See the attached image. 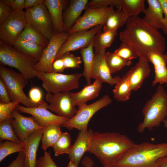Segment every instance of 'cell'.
Listing matches in <instances>:
<instances>
[{"label":"cell","instance_id":"obj_44","mask_svg":"<svg viewBox=\"0 0 167 167\" xmlns=\"http://www.w3.org/2000/svg\"><path fill=\"white\" fill-rule=\"evenodd\" d=\"M13 11L10 6L5 3L3 0H0V24L9 17Z\"/></svg>","mask_w":167,"mask_h":167},{"label":"cell","instance_id":"obj_34","mask_svg":"<svg viewBox=\"0 0 167 167\" xmlns=\"http://www.w3.org/2000/svg\"><path fill=\"white\" fill-rule=\"evenodd\" d=\"M105 58L107 65L111 74L118 72L125 66L130 65L132 63L131 61L126 60L113 52H106Z\"/></svg>","mask_w":167,"mask_h":167},{"label":"cell","instance_id":"obj_20","mask_svg":"<svg viewBox=\"0 0 167 167\" xmlns=\"http://www.w3.org/2000/svg\"><path fill=\"white\" fill-rule=\"evenodd\" d=\"M43 129L31 133L23 142L24 167H36L37 152L41 140Z\"/></svg>","mask_w":167,"mask_h":167},{"label":"cell","instance_id":"obj_1","mask_svg":"<svg viewBox=\"0 0 167 167\" xmlns=\"http://www.w3.org/2000/svg\"><path fill=\"white\" fill-rule=\"evenodd\" d=\"M119 37L122 42L129 46L139 58L148 61L150 52L163 54L166 49L165 40L162 34L138 16L129 18Z\"/></svg>","mask_w":167,"mask_h":167},{"label":"cell","instance_id":"obj_6","mask_svg":"<svg viewBox=\"0 0 167 167\" xmlns=\"http://www.w3.org/2000/svg\"><path fill=\"white\" fill-rule=\"evenodd\" d=\"M0 76L5 84L11 101L19 99L20 103L27 107H42L48 108V105L36 104L26 96L23 89L27 85L28 79L20 73L1 65Z\"/></svg>","mask_w":167,"mask_h":167},{"label":"cell","instance_id":"obj_53","mask_svg":"<svg viewBox=\"0 0 167 167\" xmlns=\"http://www.w3.org/2000/svg\"><path fill=\"white\" fill-rule=\"evenodd\" d=\"M67 167H77L70 160Z\"/></svg>","mask_w":167,"mask_h":167},{"label":"cell","instance_id":"obj_21","mask_svg":"<svg viewBox=\"0 0 167 167\" xmlns=\"http://www.w3.org/2000/svg\"><path fill=\"white\" fill-rule=\"evenodd\" d=\"M149 62L139 58L138 62L125 75L132 91H136L141 87L144 80L149 75L151 70Z\"/></svg>","mask_w":167,"mask_h":167},{"label":"cell","instance_id":"obj_19","mask_svg":"<svg viewBox=\"0 0 167 167\" xmlns=\"http://www.w3.org/2000/svg\"><path fill=\"white\" fill-rule=\"evenodd\" d=\"M94 133L92 129L86 131H79L72 146L68 157L77 167L84 153L88 152L91 147Z\"/></svg>","mask_w":167,"mask_h":167},{"label":"cell","instance_id":"obj_5","mask_svg":"<svg viewBox=\"0 0 167 167\" xmlns=\"http://www.w3.org/2000/svg\"><path fill=\"white\" fill-rule=\"evenodd\" d=\"M0 62L1 66L14 67L28 79L37 77L34 69L38 61L19 51L13 46L0 41Z\"/></svg>","mask_w":167,"mask_h":167},{"label":"cell","instance_id":"obj_32","mask_svg":"<svg viewBox=\"0 0 167 167\" xmlns=\"http://www.w3.org/2000/svg\"><path fill=\"white\" fill-rule=\"evenodd\" d=\"M132 91L130 83L125 75L116 84L113 91L114 97L117 101H125L130 99Z\"/></svg>","mask_w":167,"mask_h":167},{"label":"cell","instance_id":"obj_25","mask_svg":"<svg viewBox=\"0 0 167 167\" xmlns=\"http://www.w3.org/2000/svg\"><path fill=\"white\" fill-rule=\"evenodd\" d=\"M88 0H72L63 16V32H68L80 17L85 9Z\"/></svg>","mask_w":167,"mask_h":167},{"label":"cell","instance_id":"obj_46","mask_svg":"<svg viewBox=\"0 0 167 167\" xmlns=\"http://www.w3.org/2000/svg\"><path fill=\"white\" fill-rule=\"evenodd\" d=\"M10 6L13 10H23L24 7L25 0H3Z\"/></svg>","mask_w":167,"mask_h":167},{"label":"cell","instance_id":"obj_4","mask_svg":"<svg viewBox=\"0 0 167 167\" xmlns=\"http://www.w3.org/2000/svg\"><path fill=\"white\" fill-rule=\"evenodd\" d=\"M142 112L144 116L142 122L137 128V131L142 133L147 129L152 131L159 127L167 118V92L160 84L151 98L146 103Z\"/></svg>","mask_w":167,"mask_h":167},{"label":"cell","instance_id":"obj_52","mask_svg":"<svg viewBox=\"0 0 167 167\" xmlns=\"http://www.w3.org/2000/svg\"><path fill=\"white\" fill-rule=\"evenodd\" d=\"M162 6L164 17L167 21V0H159Z\"/></svg>","mask_w":167,"mask_h":167},{"label":"cell","instance_id":"obj_41","mask_svg":"<svg viewBox=\"0 0 167 167\" xmlns=\"http://www.w3.org/2000/svg\"><path fill=\"white\" fill-rule=\"evenodd\" d=\"M61 58L65 68H79L80 64L82 63L80 57L76 56L70 52L66 53Z\"/></svg>","mask_w":167,"mask_h":167},{"label":"cell","instance_id":"obj_2","mask_svg":"<svg viewBox=\"0 0 167 167\" xmlns=\"http://www.w3.org/2000/svg\"><path fill=\"white\" fill-rule=\"evenodd\" d=\"M135 144L126 135L119 133L94 132L88 152L94 154L103 166L113 167Z\"/></svg>","mask_w":167,"mask_h":167},{"label":"cell","instance_id":"obj_13","mask_svg":"<svg viewBox=\"0 0 167 167\" xmlns=\"http://www.w3.org/2000/svg\"><path fill=\"white\" fill-rule=\"evenodd\" d=\"M84 14L68 31L69 34L80 30H87L99 25H103L114 7L92 8L86 7Z\"/></svg>","mask_w":167,"mask_h":167},{"label":"cell","instance_id":"obj_18","mask_svg":"<svg viewBox=\"0 0 167 167\" xmlns=\"http://www.w3.org/2000/svg\"><path fill=\"white\" fill-rule=\"evenodd\" d=\"M148 7L143 13V19L151 27L158 30L162 29L167 35V21L165 18L162 6L159 0H147Z\"/></svg>","mask_w":167,"mask_h":167},{"label":"cell","instance_id":"obj_15","mask_svg":"<svg viewBox=\"0 0 167 167\" xmlns=\"http://www.w3.org/2000/svg\"><path fill=\"white\" fill-rule=\"evenodd\" d=\"M16 109L21 113L32 115L37 122L44 128L51 125H57L62 126L69 120L55 114L47 108L42 107L28 108L19 105Z\"/></svg>","mask_w":167,"mask_h":167},{"label":"cell","instance_id":"obj_49","mask_svg":"<svg viewBox=\"0 0 167 167\" xmlns=\"http://www.w3.org/2000/svg\"><path fill=\"white\" fill-rule=\"evenodd\" d=\"M45 0H25L24 7L26 9L44 4Z\"/></svg>","mask_w":167,"mask_h":167},{"label":"cell","instance_id":"obj_42","mask_svg":"<svg viewBox=\"0 0 167 167\" xmlns=\"http://www.w3.org/2000/svg\"><path fill=\"white\" fill-rule=\"evenodd\" d=\"M36 167H58L50 152L45 151L44 155L37 160Z\"/></svg>","mask_w":167,"mask_h":167},{"label":"cell","instance_id":"obj_31","mask_svg":"<svg viewBox=\"0 0 167 167\" xmlns=\"http://www.w3.org/2000/svg\"><path fill=\"white\" fill-rule=\"evenodd\" d=\"M18 39L36 43L45 48L47 46L49 42V40L48 39L28 24H27Z\"/></svg>","mask_w":167,"mask_h":167},{"label":"cell","instance_id":"obj_26","mask_svg":"<svg viewBox=\"0 0 167 167\" xmlns=\"http://www.w3.org/2000/svg\"><path fill=\"white\" fill-rule=\"evenodd\" d=\"M12 46L21 53L32 58L38 62L40 59L45 48L36 43L18 39L15 41Z\"/></svg>","mask_w":167,"mask_h":167},{"label":"cell","instance_id":"obj_12","mask_svg":"<svg viewBox=\"0 0 167 167\" xmlns=\"http://www.w3.org/2000/svg\"><path fill=\"white\" fill-rule=\"evenodd\" d=\"M103 27V25H99L89 30H80L69 34L61 46L55 60L61 58L67 53L80 50L88 46L92 42L95 35L102 30Z\"/></svg>","mask_w":167,"mask_h":167},{"label":"cell","instance_id":"obj_23","mask_svg":"<svg viewBox=\"0 0 167 167\" xmlns=\"http://www.w3.org/2000/svg\"><path fill=\"white\" fill-rule=\"evenodd\" d=\"M102 86V83L95 80L89 85L87 84L80 91L77 92H71V96L74 106H78V109L87 102L97 97Z\"/></svg>","mask_w":167,"mask_h":167},{"label":"cell","instance_id":"obj_29","mask_svg":"<svg viewBox=\"0 0 167 167\" xmlns=\"http://www.w3.org/2000/svg\"><path fill=\"white\" fill-rule=\"evenodd\" d=\"M129 18L122 9L114 10L109 15L103 25V31H117L126 24Z\"/></svg>","mask_w":167,"mask_h":167},{"label":"cell","instance_id":"obj_9","mask_svg":"<svg viewBox=\"0 0 167 167\" xmlns=\"http://www.w3.org/2000/svg\"><path fill=\"white\" fill-rule=\"evenodd\" d=\"M27 24L23 10H13L9 17L0 24V41L12 46Z\"/></svg>","mask_w":167,"mask_h":167},{"label":"cell","instance_id":"obj_48","mask_svg":"<svg viewBox=\"0 0 167 167\" xmlns=\"http://www.w3.org/2000/svg\"><path fill=\"white\" fill-rule=\"evenodd\" d=\"M52 68L53 72H63L65 68L62 58H61L55 60L52 64Z\"/></svg>","mask_w":167,"mask_h":167},{"label":"cell","instance_id":"obj_11","mask_svg":"<svg viewBox=\"0 0 167 167\" xmlns=\"http://www.w3.org/2000/svg\"><path fill=\"white\" fill-rule=\"evenodd\" d=\"M25 13L27 23L50 40L54 32L51 18L45 4L26 9Z\"/></svg>","mask_w":167,"mask_h":167},{"label":"cell","instance_id":"obj_30","mask_svg":"<svg viewBox=\"0 0 167 167\" xmlns=\"http://www.w3.org/2000/svg\"><path fill=\"white\" fill-rule=\"evenodd\" d=\"M60 126L51 125L43 128L41 141V148L44 151L50 147L53 148L59 139L62 133Z\"/></svg>","mask_w":167,"mask_h":167},{"label":"cell","instance_id":"obj_3","mask_svg":"<svg viewBox=\"0 0 167 167\" xmlns=\"http://www.w3.org/2000/svg\"><path fill=\"white\" fill-rule=\"evenodd\" d=\"M167 156V143L135 144L122 156L115 167H158L157 161Z\"/></svg>","mask_w":167,"mask_h":167},{"label":"cell","instance_id":"obj_51","mask_svg":"<svg viewBox=\"0 0 167 167\" xmlns=\"http://www.w3.org/2000/svg\"><path fill=\"white\" fill-rule=\"evenodd\" d=\"M157 162L158 167H167V156L159 158Z\"/></svg>","mask_w":167,"mask_h":167},{"label":"cell","instance_id":"obj_28","mask_svg":"<svg viewBox=\"0 0 167 167\" xmlns=\"http://www.w3.org/2000/svg\"><path fill=\"white\" fill-rule=\"evenodd\" d=\"M93 48L92 42L88 46L80 51L84 66L82 75L86 79L87 85L91 84L92 74L95 58Z\"/></svg>","mask_w":167,"mask_h":167},{"label":"cell","instance_id":"obj_56","mask_svg":"<svg viewBox=\"0 0 167 167\" xmlns=\"http://www.w3.org/2000/svg\"></svg>","mask_w":167,"mask_h":167},{"label":"cell","instance_id":"obj_36","mask_svg":"<svg viewBox=\"0 0 167 167\" xmlns=\"http://www.w3.org/2000/svg\"><path fill=\"white\" fill-rule=\"evenodd\" d=\"M71 139L67 132H62L60 137L53 147L55 156L69 154L71 148Z\"/></svg>","mask_w":167,"mask_h":167},{"label":"cell","instance_id":"obj_43","mask_svg":"<svg viewBox=\"0 0 167 167\" xmlns=\"http://www.w3.org/2000/svg\"><path fill=\"white\" fill-rule=\"evenodd\" d=\"M42 92L41 90L37 87H33L29 92V99L33 103L42 105H47L48 104L42 100Z\"/></svg>","mask_w":167,"mask_h":167},{"label":"cell","instance_id":"obj_54","mask_svg":"<svg viewBox=\"0 0 167 167\" xmlns=\"http://www.w3.org/2000/svg\"><path fill=\"white\" fill-rule=\"evenodd\" d=\"M163 123L164 124V127L167 130V118L164 121Z\"/></svg>","mask_w":167,"mask_h":167},{"label":"cell","instance_id":"obj_16","mask_svg":"<svg viewBox=\"0 0 167 167\" xmlns=\"http://www.w3.org/2000/svg\"><path fill=\"white\" fill-rule=\"evenodd\" d=\"M12 117V126L16 135L22 143L31 133L44 128L40 126L32 116H23L16 109L13 111Z\"/></svg>","mask_w":167,"mask_h":167},{"label":"cell","instance_id":"obj_10","mask_svg":"<svg viewBox=\"0 0 167 167\" xmlns=\"http://www.w3.org/2000/svg\"><path fill=\"white\" fill-rule=\"evenodd\" d=\"M69 35L68 32L54 33L44 48L41 57L35 66L34 69L38 73L52 72V65L61 46Z\"/></svg>","mask_w":167,"mask_h":167},{"label":"cell","instance_id":"obj_27","mask_svg":"<svg viewBox=\"0 0 167 167\" xmlns=\"http://www.w3.org/2000/svg\"><path fill=\"white\" fill-rule=\"evenodd\" d=\"M117 35V30H116L105 32L101 30L97 32L94 36L92 41L95 54L109 47Z\"/></svg>","mask_w":167,"mask_h":167},{"label":"cell","instance_id":"obj_38","mask_svg":"<svg viewBox=\"0 0 167 167\" xmlns=\"http://www.w3.org/2000/svg\"><path fill=\"white\" fill-rule=\"evenodd\" d=\"M20 103V101L19 99L9 103H0V122L12 118L13 111Z\"/></svg>","mask_w":167,"mask_h":167},{"label":"cell","instance_id":"obj_50","mask_svg":"<svg viewBox=\"0 0 167 167\" xmlns=\"http://www.w3.org/2000/svg\"><path fill=\"white\" fill-rule=\"evenodd\" d=\"M82 164L85 167H93L94 162L92 159L88 156H85L82 161Z\"/></svg>","mask_w":167,"mask_h":167},{"label":"cell","instance_id":"obj_14","mask_svg":"<svg viewBox=\"0 0 167 167\" xmlns=\"http://www.w3.org/2000/svg\"><path fill=\"white\" fill-rule=\"evenodd\" d=\"M45 100L49 103L48 109L60 117L69 119L77 112L78 109L72 104L71 92L55 94L47 92Z\"/></svg>","mask_w":167,"mask_h":167},{"label":"cell","instance_id":"obj_45","mask_svg":"<svg viewBox=\"0 0 167 167\" xmlns=\"http://www.w3.org/2000/svg\"><path fill=\"white\" fill-rule=\"evenodd\" d=\"M11 101L3 80L0 78V103H7Z\"/></svg>","mask_w":167,"mask_h":167},{"label":"cell","instance_id":"obj_17","mask_svg":"<svg viewBox=\"0 0 167 167\" xmlns=\"http://www.w3.org/2000/svg\"><path fill=\"white\" fill-rule=\"evenodd\" d=\"M106 49H102L95 54L94 62L92 68V78L107 83L111 85H116L121 78L116 76L113 77L107 65L106 58Z\"/></svg>","mask_w":167,"mask_h":167},{"label":"cell","instance_id":"obj_22","mask_svg":"<svg viewBox=\"0 0 167 167\" xmlns=\"http://www.w3.org/2000/svg\"><path fill=\"white\" fill-rule=\"evenodd\" d=\"M148 60L154 67L155 76L152 86L157 84L167 85V53L151 52L148 54Z\"/></svg>","mask_w":167,"mask_h":167},{"label":"cell","instance_id":"obj_39","mask_svg":"<svg viewBox=\"0 0 167 167\" xmlns=\"http://www.w3.org/2000/svg\"><path fill=\"white\" fill-rule=\"evenodd\" d=\"M122 0H92L89 1L86 7L92 8L115 6L117 10L122 9Z\"/></svg>","mask_w":167,"mask_h":167},{"label":"cell","instance_id":"obj_47","mask_svg":"<svg viewBox=\"0 0 167 167\" xmlns=\"http://www.w3.org/2000/svg\"><path fill=\"white\" fill-rule=\"evenodd\" d=\"M23 151L19 152L15 159L6 167H24Z\"/></svg>","mask_w":167,"mask_h":167},{"label":"cell","instance_id":"obj_33","mask_svg":"<svg viewBox=\"0 0 167 167\" xmlns=\"http://www.w3.org/2000/svg\"><path fill=\"white\" fill-rule=\"evenodd\" d=\"M144 0H122V9L129 18L138 16L146 9Z\"/></svg>","mask_w":167,"mask_h":167},{"label":"cell","instance_id":"obj_55","mask_svg":"<svg viewBox=\"0 0 167 167\" xmlns=\"http://www.w3.org/2000/svg\"><path fill=\"white\" fill-rule=\"evenodd\" d=\"M102 167H115L114 166H113V167H106V166H103Z\"/></svg>","mask_w":167,"mask_h":167},{"label":"cell","instance_id":"obj_35","mask_svg":"<svg viewBox=\"0 0 167 167\" xmlns=\"http://www.w3.org/2000/svg\"><path fill=\"white\" fill-rule=\"evenodd\" d=\"M12 118L0 122V140L11 141L20 143L21 142L14 131L11 123Z\"/></svg>","mask_w":167,"mask_h":167},{"label":"cell","instance_id":"obj_7","mask_svg":"<svg viewBox=\"0 0 167 167\" xmlns=\"http://www.w3.org/2000/svg\"><path fill=\"white\" fill-rule=\"evenodd\" d=\"M82 73L64 74L61 73H38L37 78L42 82L48 92L53 94L70 92L79 87V80Z\"/></svg>","mask_w":167,"mask_h":167},{"label":"cell","instance_id":"obj_37","mask_svg":"<svg viewBox=\"0 0 167 167\" xmlns=\"http://www.w3.org/2000/svg\"><path fill=\"white\" fill-rule=\"evenodd\" d=\"M24 144L11 141L7 140L0 143V162L9 155L24 150Z\"/></svg>","mask_w":167,"mask_h":167},{"label":"cell","instance_id":"obj_8","mask_svg":"<svg viewBox=\"0 0 167 167\" xmlns=\"http://www.w3.org/2000/svg\"><path fill=\"white\" fill-rule=\"evenodd\" d=\"M112 99L108 95H104L96 101L89 105L86 104L78 109L76 113L62 126L68 129L75 128L79 131L88 130L89 122L98 110L111 103Z\"/></svg>","mask_w":167,"mask_h":167},{"label":"cell","instance_id":"obj_40","mask_svg":"<svg viewBox=\"0 0 167 167\" xmlns=\"http://www.w3.org/2000/svg\"><path fill=\"white\" fill-rule=\"evenodd\" d=\"M113 53L122 58L127 61L139 58L137 55L126 43L122 42L119 47Z\"/></svg>","mask_w":167,"mask_h":167},{"label":"cell","instance_id":"obj_24","mask_svg":"<svg viewBox=\"0 0 167 167\" xmlns=\"http://www.w3.org/2000/svg\"><path fill=\"white\" fill-rule=\"evenodd\" d=\"M67 2L65 0H45L44 4L49 11L54 33L63 32L62 12Z\"/></svg>","mask_w":167,"mask_h":167}]
</instances>
